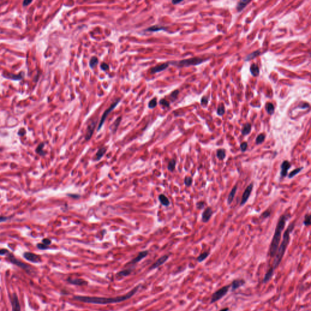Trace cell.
I'll return each instance as SVG.
<instances>
[{"label":"cell","mask_w":311,"mask_h":311,"mask_svg":"<svg viewBox=\"0 0 311 311\" xmlns=\"http://www.w3.org/2000/svg\"><path fill=\"white\" fill-rule=\"evenodd\" d=\"M181 1H172V3H173L174 4H178V3H180Z\"/></svg>","instance_id":"cell-57"},{"label":"cell","mask_w":311,"mask_h":311,"mask_svg":"<svg viewBox=\"0 0 311 311\" xmlns=\"http://www.w3.org/2000/svg\"><path fill=\"white\" fill-rule=\"evenodd\" d=\"M246 284V281L244 279H236L234 280L231 284L230 285V287L231 288V291H235L238 288H240L241 286H243L244 284Z\"/></svg>","instance_id":"cell-15"},{"label":"cell","mask_w":311,"mask_h":311,"mask_svg":"<svg viewBox=\"0 0 311 311\" xmlns=\"http://www.w3.org/2000/svg\"><path fill=\"white\" fill-rule=\"evenodd\" d=\"M247 147H248V143L246 142H244L241 143V144L240 145L241 150L242 152L246 151L247 150Z\"/></svg>","instance_id":"cell-44"},{"label":"cell","mask_w":311,"mask_h":311,"mask_svg":"<svg viewBox=\"0 0 311 311\" xmlns=\"http://www.w3.org/2000/svg\"><path fill=\"white\" fill-rule=\"evenodd\" d=\"M98 63V60L96 57H92L89 62V66L91 68H94Z\"/></svg>","instance_id":"cell-33"},{"label":"cell","mask_w":311,"mask_h":311,"mask_svg":"<svg viewBox=\"0 0 311 311\" xmlns=\"http://www.w3.org/2000/svg\"><path fill=\"white\" fill-rule=\"evenodd\" d=\"M270 214H271V212L269 210H266V211H264V212L263 213L261 216L263 217V218H264H264H267L269 216H270Z\"/></svg>","instance_id":"cell-48"},{"label":"cell","mask_w":311,"mask_h":311,"mask_svg":"<svg viewBox=\"0 0 311 311\" xmlns=\"http://www.w3.org/2000/svg\"><path fill=\"white\" fill-rule=\"evenodd\" d=\"M42 242H43V244H44V245H46V246H48L49 245H50L51 244V240L48 239V238H44V239L43 240Z\"/></svg>","instance_id":"cell-49"},{"label":"cell","mask_w":311,"mask_h":311,"mask_svg":"<svg viewBox=\"0 0 311 311\" xmlns=\"http://www.w3.org/2000/svg\"><path fill=\"white\" fill-rule=\"evenodd\" d=\"M159 103L160 105H161L162 106H163V107H169L170 106V103L166 100V99H161V100L159 101Z\"/></svg>","instance_id":"cell-42"},{"label":"cell","mask_w":311,"mask_h":311,"mask_svg":"<svg viewBox=\"0 0 311 311\" xmlns=\"http://www.w3.org/2000/svg\"><path fill=\"white\" fill-rule=\"evenodd\" d=\"M23 256L24 257V258L26 260H28L32 263H37L42 261V258L40 256H39L35 254L31 253V252H25L23 254Z\"/></svg>","instance_id":"cell-10"},{"label":"cell","mask_w":311,"mask_h":311,"mask_svg":"<svg viewBox=\"0 0 311 311\" xmlns=\"http://www.w3.org/2000/svg\"><path fill=\"white\" fill-rule=\"evenodd\" d=\"M4 77H7L8 78H10V79H13V80H20V79H21L23 76V74H20L19 75H14V74H8L7 75H3Z\"/></svg>","instance_id":"cell-29"},{"label":"cell","mask_w":311,"mask_h":311,"mask_svg":"<svg viewBox=\"0 0 311 311\" xmlns=\"http://www.w3.org/2000/svg\"><path fill=\"white\" fill-rule=\"evenodd\" d=\"M303 169V167H300V168H296L295 170H294L293 171H292L290 172V173H289V175H288V177L289 178H292L294 177L295 176H296L297 174H299L300 172Z\"/></svg>","instance_id":"cell-32"},{"label":"cell","mask_w":311,"mask_h":311,"mask_svg":"<svg viewBox=\"0 0 311 311\" xmlns=\"http://www.w3.org/2000/svg\"><path fill=\"white\" fill-rule=\"evenodd\" d=\"M96 121H92L90 122V123L88 125L87 132H86L85 134V139L86 141H89L91 138L92 134H93L94 128L96 125Z\"/></svg>","instance_id":"cell-11"},{"label":"cell","mask_w":311,"mask_h":311,"mask_svg":"<svg viewBox=\"0 0 311 311\" xmlns=\"http://www.w3.org/2000/svg\"><path fill=\"white\" fill-rule=\"evenodd\" d=\"M229 309L228 308H223L221 310H220V311H229Z\"/></svg>","instance_id":"cell-56"},{"label":"cell","mask_w":311,"mask_h":311,"mask_svg":"<svg viewBox=\"0 0 311 311\" xmlns=\"http://www.w3.org/2000/svg\"><path fill=\"white\" fill-rule=\"evenodd\" d=\"M192 183H193V179L191 178V177L187 176L185 178L184 184L185 185V186L190 187V186H191V184H192Z\"/></svg>","instance_id":"cell-38"},{"label":"cell","mask_w":311,"mask_h":311,"mask_svg":"<svg viewBox=\"0 0 311 311\" xmlns=\"http://www.w3.org/2000/svg\"><path fill=\"white\" fill-rule=\"evenodd\" d=\"M217 114L220 116H222L224 114L225 108L223 105H221L219 106V107L217 108Z\"/></svg>","instance_id":"cell-41"},{"label":"cell","mask_w":311,"mask_h":311,"mask_svg":"<svg viewBox=\"0 0 311 311\" xmlns=\"http://www.w3.org/2000/svg\"><path fill=\"white\" fill-rule=\"evenodd\" d=\"M131 269H125V270H123L121 271V272H118L117 275L119 276H127L131 274Z\"/></svg>","instance_id":"cell-34"},{"label":"cell","mask_w":311,"mask_h":311,"mask_svg":"<svg viewBox=\"0 0 311 311\" xmlns=\"http://www.w3.org/2000/svg\"><path fill=\"white\" fill-rule=\"evenodd\" d=\"M291 167V164L288 161H284L281 165L280 175L281 177H286L287 175L288 171Z\"/></svg>","instance_id":"cell-12"},{"label":"cell","mask_w":311,"mask_h":311,"mask_svg":"<svg viewBox=\"0 0 311 311\" xmlns=\"http://www.w3.org/2000/svg\"><path fill=\"white\" fill-rule=\"evenodd\" d=\"M168 66H169V63H163L159 65H157L156 66L152 68L151 69V73L155 74V73H157V72H161L165 69H166L168 68Z\"/></svg>","instance_id":"cell-17"},{"label":"cell","mask_w":311,"mask_h":311,"mask_svg":"<svg viewBox=\"0 0 311 311\" xmlns=\"http://www.w3.org/2000/svg\"><path fill=\"white\" fill-rule=\"evenodd\" d=\"M250 1H245V0H243V1H240L239 3H238L237 4V6H236V9L238 12H241L246 6H247V4L249 3Z\"/></svg>","instance_id":"cell-27"},{"label":"cell","mask_w":311,"mask_h":311,"mask_svg":"<svg viewBox=\"0 0 311 311\" xmlns=\"http://www.w3.org/2000/svg\"><path fill=\"white\" fill-rule=\"evenodd\" d=\"M230 287V285H227L222 287L220 289L217 290L215 292H214L211 296V300H210V304L214 303L218 300L222 299V298L226 296L227 294L229 292V290Z\"/></svg>","instance_id":"cell-6"},{"label":"cell","mask_w":311,"mask_h":311,"mask_svg":"<svg viewBox=\"0 0 311 311\" xmlns=\"http://www.w3.org/2000/svg\"><path fill=\"white\" fill-rule=\"evenodd\" d=\"M169 258V256L167 255H163L162 256H161L160 258H159L153 264H152V266L150 267V270H152V269H156L158 267H159L161 266H162V264H163L165 262H166Z\"/></svg>","instance_id":"cell-14"},{"label":"cell","mask_w":311,"mask_h":311,"mask_svg":"<svg viewBox=\"0 0 311 311\" xmlns=\"http://www.w3.org/2000/svg\"><path fill=\"white\" fill-rule=\"evenodd\" d=\"M287 220V216L286 215L281 216L280 220L278 222L275 229V233L272 240V242L270 246V255L271 257H274L276 254V252L279 247V244L281 241V233L284 229Z\"/></svg>","instance_id":"cell-3"},{"label":"cell","mask_w":311,"mask_h":311,"mask_svg":"<svg viewBox=\"0 0 311 311\" xmlns=\"http://www.w3.org/2000/svg\"><path fill=\"white\" fill-rule=\"evenodd\" d=\"M32 3V1H24L23 3V5L24 6H27L29 5L30 3Z\"/></svg>","instance_id":"cell-53"},{"label":"cell","mask_w":311,"mask_h":311,"mask_svg":"<svg viewBox=\"0 0 311 311\" xmlns=\"http://www.w3.org/2000/svg\"><path fill=\"white\" fill-rule=\"evenodd\" d=\"M44 147V144L43 143H41L39 144L37 150H36V151L37 152V153L39 154H42V155H43V148Z\"/></svg>","instance_id":"cell-43"},{"label":"cell","mask_w":311,"mask_h":311,"mask_svg":"<svg viewBox=\"0 0 311 311\" xmlns=\"http://www.w3.org/2000/svg\"><path fill=\"white\" fill-rule=\"evenodd\" d=\"M303 224H304V226H310V224H311V222H310V215L307 214V215H305V217H304V220Z\"/></svg>","instance_id":"cell-39"},{"label":"cell","mask_w":311,"mask_h":311,"mask_svg":"<svg viewBox=\"0 0 311 311\" xmlns=\"http://www.w3.org/2000/svg\"><path fill=\"white\" fill-rule=\"evenodd\" d=\"M25 133H26L25 130H23V129H22V130H21L20 131H19V132H18V134H19V135H20V136H23V135L25 134Z\"/></svg>","instance_id":"cell-54"},{"label":"cell","mask_w":311,"mask_h":311,"mask_svg":"<svg viewBox=\"0 0 311 311\" xmlns=\"http://www.w3.org/2000/svg\"><path fill=\"white\" fill-rule=\"evenodd\" d=\"M158 198H159V200L160 201L161 203L163 205V206H164L165 207H168L170 205V202L168 198L165 195H164L163 194H161V195H160L159 196Z\"/></svg>","instance_id":"cell-22"},{"label":"cell","mask_w":311,"mask_h":311,"mask_svg":"<svg viewBox=\"0 0 311 311\" xmlns=\"http://www.w3.org/2000/svg\"><path fill=\"white\" fill-rule=\"evenodd\" d=\"M216 156H217V157L218 158V159H219V160H221V161L224 160L225 159V157H226V150H225L224 149H222V148L217 150V152H216Z\"/></svg>","instance_id":"cell-25"},{"label":"cell","mask_w":311,"mask_h":311,"mask_svg":"<svg viewBox=\"0 0 311 311\" xmlns=\"http://www.w3.org/2000/svg\"><path fill=\"white\" fill-rule=\"evenodd\" d=\"M139 288V286H136L133 290H131L128 294L122 296H116L114 298H103V297H92V296H75L74 299L78 301H81L86 303H91L95 304H107L111 303H120L125 300H127L131 296H133Z\"/></svg>","instance_id":"cell-1"},{"label":"cell","mask_w":311,"mask_h":311,"mask_svg":"<svg viewBox=\"0 0 311 311\" xmlns=\"http://www.w3.org/2000/svg\"><path fill=\"white\" fill-rule=\"evenodd\" d=\"M250 71L251 74H252V75H254V77H256L259 75L260 69H259L258 66L256 64H253L251 65V66L250 68Z\"/></svg>","instance_id":"cell-23"},{"label":"cell","mask_w":311,"mask_h":311,"mask_svg":"<svg viewBox=\"0 0 311 311\" xmlns=\"http://www.w3.org/2000/svg\"><path fill=\"white\" fill-rule=\"evenodd\" d=\"M266 109L267 112V113L269 114H272L274 112L275 108L272 103H267L266 105Z\"/></svg>","instance_id":"cell-31"},{"label":"cell","mask_w":311,"mask_h":311,"mask_svg":"<svg viewBox=\"0 0 311 311\" xmlns=\"http://www.w3.org/2000/svg\"><path fill=\"white\" fill-rule=\"evenodd\" d=\"M204 61H205V60L204 59L197 58H189V59H186V60H181L179 62H173L171 64H175L179 67H184V66H192V65L199 64Z\"/></svg>","instance_id":"cell-4"},{"label":"cell","mask_w":311,"mask_h":311,"mask_svg":"<svg viewBox=\"0 0 311 311\" xmlns=\"http://www.w3.org/2000/svg\"><path fill=\"white\" fill-rule=\"evenodd\" d=\"M266 136L264 134H260V135L258 136V137L256 139V144H261L263 143L264 140H265Z\"/></svg>","instance_id":"cell-35"},{"label":"cell","mask_w":311,"mask_h":311,"mask_svg":"<svg viewBox=\"0 0 311 311\" xmlns=\"http://www.w3.org/2000/svg\"><path fill=\"white\" fill-rule=\"evenodd\" d=\"M274 271H275V269L272 267H271L267 270V272H266L265 275H264V277L263 278V283H268L271 279L272 278V276H273V275L274 274Z\"/></svg>","instance_id":"cell-19"},{"label":"cell","mask_w":311,"mask_h":311,"mask_svg":"<svg viewBox=\"0 0 311 311\" xmlns=\"http://www.w3.org/2000/svg\"><path fill=\"white\" fill-rule=\"evenodd\" d=\"M10 300L12 306V311H21L18 297L15 293H13L10 296Z\"/></svg>","instance_id":"cell-8"},{"label":"cell","mask_w":311,"mask_h":311,"mask_svg":"<svg viewBox=\"0 0 311 311\" xmlns=\"http://www.w3.org/2000/svg\"><path fill=\"white\" fill-rule=\"evenodd\" d=\"M157 105V98H154L152 99V100H150V102H149L148 103V107L150 108H154V107H156V106Z\"/></svg>","instance_id":"cell-40"},{"label":"cell","mask_w":311,"mask_h":311,"mask_svg":"<svg viewBox=\"0 0 311 311\" xmlns=\"http://www.w3.org/2000/svg\"><path fill=\"white\" fill-rule=\"evenodd\" d=\"M100 67H101L102 69H103V71H107V70H108V69H109V66H108V64H107V63H103L101 64Z\"/></svg>","instance_id":"cell-51"},{"label":"cell","mask_w":311,"mask_h":311,"mask_svg":"<svg viewBox=\"0 0 311 311\" xmlns=\"http://www.w3.org/2000/svg\"><path fill=\"white\" fill-rule=\"evenodd\" d=\"M9 252V250L7 249H0V255H6Z\"/></svg>","instance_id":"cell-52"},{"label":"cell","mask_w":311,"mask_h":311,"mask_svg":"<svg viewBox=\"0 0 311 311\" xmlns=\"http://www.w3.org/2000/svg\"><path fill=\"white\" fill-rule=\"evenodd\" d=\"M213 214V211L211 207H208L204 210L202 214V221L204 222H207Z\"/></svg>","instance_id":"cell-13"},{"label":"cell","mask_w":311,"mask_h":311,"mask_svg":"<svg viewBox=\"0 0 311 311\" xmlns=\"http://www.w3.org/2000/svg\"><path fill=\"white\" fill-rule=\"evenodd\" d=\"M120 100H120V99H119V98L117 99V100H116L113 103H112V104L110 106V107H109L107 110H106V111H105V112L103 113V114L102 116V118H101L100 121V123H99V124H98V128H97V131H99V130H100L101 129L102 127L103 126V123H104V122H105V120H106V118H107V117H108V115L110 113V112H111L112 110H113V109L116 108V106L118 104V103H119V102H120Z\"/></svg>","instance_id":"cell-7"},{"label":"cell","mask_w":311,"mask_h":311,"mask_svg":"<svg viewBox=\"0 0 311 311\" xmlns=\"http://www.w3.org/2000/svg\"><path fill=\"white\" fill-rule=\"evenodd\" d=\"M148 252L147 250L141 252L139 254L137 255V256L135 258H134L133 260H131L129 264H132V265H133V264H135L137 263H139L140 261H141L143 258H144L146 257L148 255Z\"/></svg>","instance_id":"cell-16"},{"label":"cell","mask_w":311,"mask_h":311,"mask_svg":"<svg viewBox=\"0 0 311 311\" xmlns=\"http://www.w3.org/2000/svg\"><path fill=\"white\" fill-rule=\"evenodd\" d=\"M178 94H179V91L178 90H176V91H173V92H172V93L170 95V97H171V98H173V100H175Z\"/></svg>","instance_id":"cell-45"},{"label":"cell","mask_w":311,"mask_h":311,"mask_svg":"<svg viewBox=\"0 0 311 311\" xmlns=\"http://www.w3.org/2000/svg\"><path fill=\"white\" fill-rule=\"evenodd\" d=\"M8 219V217H3V216H0V222H4L5 221H6Z\"/></svg>","instance_id":"cell-55"},{"label":"cell","mask_w":311,"mask_h":311,"mask_svg":"<svg viewBox=\"0 0 311 311\" xmlns=\"http://www.w3.org/2000/svg\"><path fill=\"white\" fill-rule=\"evenodd\" d=\"M37 246L39 249H41V250H46V249H48V246H46V245H44L43 243L42 244H38Z\"/></svg>","instance_id":"cell-46"},{"label":"cell","mask_w":311,"mask_h":311,"mask_svg":"<svg viewBox=\"0 0 311 311\" xmlns=\"http://www.w3.org/2000/svg\"><path fill=\"white\" fill-rule=\"evenodd\" d=\"M166 29L167 28H165L163 27V26H161L159 25H155V26H151V27L148 28L147 29V30L150 31V32H157V31H160L162 30H166Z\"/></svg>","instance_id":"cell-26"},{"label":"cell","mask_w":311,"mask_h":311,"mask_svg":"<svg viewBox=\"0 0 311 311\" xmlns=\"http://www.w3.org/2000/svg\"><path fill=\"white\" fill-rule=\"evenodd\" d=\"M295 227V222L290 224L288 228L284 231L283 237V241L280 246L278 247L276 254L275 256V260L273 263L272 267L275 269L276 267L279 266L286 252V250L289 245L290 241V233L292 232L294 228Z\"/></svg>","instance_id":"cell-2"},{"label":"cell","mask_w":311,"mask_h":311,"mask_svg":"<svg viewBox=\"0 0 311 311\" xmlns=\"http://www.w3.org/2000/svg\"><path fill=\"white\" fill-rule=\"evenodd\" d=\"M67 281L69 283L74 284V285H76V286H84V285H87V284H88V282L87 281H85L81 278L72 279V278H69L67 280Z\"/></svg>","instance_id":"cell-18"},{"label":"cell","mask_w":311,"mask_h":311,"mask_svg":"<svg viewBox=\"0 0 311 311\" xmlns=\"http://www.w3.org/2000/svg\"><path fill=\"white\" fill-rule=\"evenodd\" d=\"M260 51H256L255 52H254L253 53H252V54H249V55L247 56V57L246 58V60L247 61V60H250L252 59V58H254L255 57H256L258 55H260Z\"/></svg>","instance_id":"cell-36"},{"label":"cell","mask_w":311,"mask_h":311,"mask_svg":"<svg viewBox=\"0 0 311 311\" xmlns=\"http://www.w3.org/2000/svg\"><path fill=\"white\" fill-rule=\"evenodd\" d=\"M176 161L175 159H171L168 163V167H167V168L168 170L170 171V172H173L175 170V167H176Z\"/></svg>","instance_id":"cell-28"},{"label":"cell","mask_w":311,"mask_h":311,"mask_svg":"<svg viewBox=\"0 0 311 311\" xmlns=\"http://www.w3.org/2000/svg\"><path fill=\"white\" fill-rule=\"evenodd\" d=\"M253 187H254V184L253 183H251L250 184H249L247 187L246 188V189L244 190V193L242 194V198H241V204H240V206H243V205H244L245 204H246L247 202V201H248L249 198L251 195V193H252V191L253 190Z\"/></svg>","instance_id":"cell-9"},{"label":"cell","mask_w":311,"mask_h":311,"mask_svg":"<svg viewBox=\"0 0 311 311\" xmlns=\"http://www.w3.org/2000/svg\"><path fill=\"white\" fill-rule=\"evenodd\" d=\"M121 117H118V118L117 119V120L114 122V124L112 125V131H113L114 133H115L116 131L117 130V128H118V127L119 124H120V123H121Z\"/></svg>","instance_id":"cell-37"},{"label":"cell","mask_w":311,"mask_h":311,"mask_svg":"<svg viewBox=\"0 0 311 311\" xmlns=\"http://www.w3.org/2000/svg\"><path fill=\"white\" fill-rule=\"evenodd\" d=\"M251 130H252V127H251V125L249 123H246L245 125H244V126L242 127V131H241L242 134L244 135V136H246V135L249 134L250 133Z\"/></svg>","instance_id":"cell-24"},{"label":"cell","mask_w":311,"mask_h":311,"mask_svg":"<svg viewBox=\"0 0 311 311\" xmlns=\"http://www.w3.org/2000/svg\"><path fill=\"white\" fill-rule=\"evenodd\" d=\"M208 98L206 97H203L201 100V105L203 106H206L208 103Z\"/></svg>","instance_id":"cell-50"},{"label":"cell","mask_w":311,"mask_h":311,"mask_svg":"<svg viewBox=\"0 0 311 311\" xmlns=\"http://www.w3.org/2000/svg\"><path fill=\"white\" fill-rule=\"evenodd\" d=\"M107 148L106 147H103V148H101L99 149L98 150V151L96 153V154L95 157H94V160L97 161H99L100 159H101L102 157L106 153V152H107Z\"/></svg>","instance_id":"cell-20"},{"label":"cell","mask_w":311,"mask_h":311,"mask_svg":"<svg viewBox=\"0 0 311 311\" xmlns=\"http://www.w3.org/2000/svg\"><path fill=\"white\" fill-rule=\"evenodd\" d=\"M196 206H197V208L198 209H199V210L202 209L205 206V203H204V202H202V201L198 202L196 204Z\"/></svg>","instance_id":"cell-47"},{"label":"cell","mask_w":311,"mask_h":311,"mask_svg":"<svg viewBox=\"0 0 311 311\" xmlns=\"http://www.w3.org/2000/svg\"><path fill=\"white\" fill-rule=\"evenodd\" d=\"M6 255V256H7V258L9 260V261L12 264H14V265L21 268L22 269L25 270L26 272H30L31 268L29 265H28L27 264H25V263H23L21 261H19V260L17 259L14 256V255L13 254H12L10 252H9Z\"/></svg>","instance_id":"cell-5"},{"label":"cell","mask_w":311,"mask_h":311,"mask_svg":"<svg viewBox=\"0 0 311 311\" xmlns=\"http://www.w3.org/2000/svg\"><path fill=\"white\" fill-rule=\"evenodd\" d=\"M209 254H210V253L208 252H203L202 254H201L197 258V262L202 263V261H204L208 256Z\"/></svg>","instance_id":"cell-30"},{"label":"cell","mask_w":311,"mask_h":311,"mask_svg":"<svg viewBox=\"0 0 311 311\" xmlns=\"http://www.w3.org/2000/svg\"><path fill=\"white\" fill-rule=\"evenodd\" d=\"M237 188H238L237 186L236 185V186H235L232 189H231V191H230L229 196H228V197H227V204H228V205H230L231 203H232L234 197H235V196L236 193Z\"/></svg>","instance_id":"cell-21"}]
</instances>
